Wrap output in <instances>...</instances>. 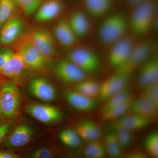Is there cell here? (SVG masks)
Instances as JSON below:
<instances>
[{
    "mask_svg": "<svg viewBox=\"0 0 158 158\" xmlns=\"http://www.w3.org/2000/svg\"><path fill=\"white\" fill-rule=\"evenodd\" d=\"M27 15L35 13L41 4V0H14Z\"/></svg>",
    "mask_w": 158,
    "mask_h": 158,
    "instance_id": "obj_34",
    "label": "cell"
},
{
    "mask_svg": "<svg viewBox=\"0 0 158 158\" xmlns=\"http://www.w3.org/2000/svg\"><path fill=\"white\" fill-rule=\"evenodd\" d=\"M104 144L106 154L110 157L118 158L121 156L122 149L114 131L112 130L106 134Z\"/></svg>",
    "mask_w": 158,
    "mask_h": 158,
    "instance_id": "obj_26",
    "label": "cell"
},
{
    "mask_svg": "<svg viewBox=\"0 0 158 158\" xmlns=\"http://www.w3.org/2000/svg\"><path fill=\"white\" fill-rule=\"evenodd\" d=\"M112 130L115 132L118 143L122 150L127 148L131 145L133 140L132 132L119 127L115 128Z\"/></svg>",
    "mask_w": 158,
    "mask_h": 158,
    "instance_id": "obj_32",
    "label": "cell"
},
{
    "mask_svg": "<svg viewBox=\"0 0 158 158\" xmlns=\"http://www.w3.org/2000/svg\"><path fill=\"white\" fill-rule=\"evenodd\" d=\"M68 22L78 38L86 37L90 33L91 28L90 20L84 11H74L70 15Z\"/></svg>",
    "mask_w": 158,
    "mask_h": 158,
    "instance_id": "obj_20",
    "label": "cell"
},
{
    "mask_svg": "<svg viewBox=\"0 0 158 158\" xmlns=\"http://www.w3.org/2000/svg\"><path fill=\"white\" fill-rule=\"evenodd\" d=\"M28 36L33 45L46 59L56 55L53 37L48 31L44 29H37L33 31Z\"/></svg>",
    "mask_w": 158,
    "mask_h": 158,
    "instance_id": "obj_9",
    "label": "cell"
},
{
    "mask_svg": "<svg viewBox=\"0 0 158 158\" xmlns=\"http://www.w3.org/2000/svg\"><path fill=\"white\" fill-rule=\"evenodd\" d=\"M158 108L141 96L135 100H133L130 110H131L132 113L151 120L156 115Z\"/></svg>",
    "mask_w": 158,
    "mask_h": 158,
    "instance_id": "obj_23",
    "label": "cell"
},
{
    "mask_svg": "<svg viewBox=\"0 0 158 158\" xmlns=\"http://www.w3.org/2000/svg\"><path fill=\"white\" fill-rule=\"evenodd\" d=\"M141 66L138 79V85L141 88L158 82V60L156 57H151Z\"/></svg>",
    "mask_w": 158,
    "mask_h": 158,
    "instance_id": "obj_17",
    "label": "cell"
},
{
    "mask_svg": "<svg viewBox=\"0 0 158 158\" xmlns=\"http://www.w3.org/2000/svg\"><path fill=\"white\" fill-rule=\"evenodd\" d=\"M59 138L63 144L68 147L75 148L81 144V138L76 131L71 129L62 131L59 135Z\"/></svg>",
    "mask_w": 158,
    "mask_h": 158,
    "instance_id": "obj_29",
    "label": "cell"
},
{
    "mask_svg": "<svg viewBox=\"0 0 158 158\" xmlns=\"http://www.w3.org/2000/svg\"><path fill=\"white\" fill-rule=\"evenodd\" d=\"M54 34L58 42L65 47H70L76 43L78 37L73 31L68 20L61 19L55 25Z\"/></svg>",
    "mask_w": 158,
    "mask_h": 158,
    "instance_id": "obj_19",
    "label": "cell"
},
{
    "mask_svg": "<svg viewBox=\"0 0 158 158\" xmlns=\"http://www.w3.org/2000/svg\"><path fill=\"white\" fill-rule=\"evenodd\" d=\"M17 52L22 59L26 67L38 69L43 67L46 62L47 59L33 45L28 36L21 43Z\"/></svg>",
    "mask_w": 158,
    "mask_h": 158,
    "instance_id": "obj_11",
    "label": "cell"
},
{
    "mask_svg": "<svg viewBox=\"0 0 158 158\" xmlns=\"http://www.w3.org/2000/svg\"><path fill=\"white\" fill-rule=\"evenodd\" d=\"M128 158H148L147 154L141 151L135 150L129 153L126 156Z\"/></svg>",
    "mask_w": 158,
    "mask_h": 158,
    "instance_id": "obj_39",
    "label": "cell"
},
{
    "mask_svg": "<svg viewBox=\"0 0 158 158\" xmlns=\"http://www.w3.org/2000/svg\"><path fill=\"white\" fill-rule=\"evenodd\" d=\"M16 6L14 0H0V30L12 16Z\"/></svg>",
    "mask_w": 158,
    "mask_h": 158,
    "instance_id": "obj_31",
    "label": "cell"
},
{
    "mask_svg": "<svg viewBox=\"0 0 158 158\" xmlns=\"http://www.w3.org/2000/svg\"><path fill=\"white\" fill-rule=\"evenodd\" d=\"M25 111L33 118L45 124L59 121L62 117L58 108L50 105L33 103L26 106Z\"/></svg>",
    "mask_w": 158,
    "mask_h": 158,
    "instance_id": "obj_8",
    "label": "cell"
},
{
    "mask_svg": "<svg viewBox=\"0 0 158 158\" xmlns=\"http://www.w3.org/2000/svg\"><path fill=\"white\" fill-rule=\"evenodd\" d=\"M144 146L148 153L152 157H158V133L157 131L150 133L144 141Z\"/></svg>",
    "mask_w": 158,
    "mask_h": 158,
    "instance_id": "obj_33",
    "label": "cell"
},
{
    "mask_svg": "<svg viewBox=\"0 0 158 158\" xmlns=\"http://www.w3.org/2000/svg\"><path fill=\"white\" fill-rule=\"evenodd\" d=\"M141 96L158 108V82L142 88Z\"/></svg>",
    "mask_w": 158,
    "mask_h": 158,
    "instance_id": "obj_35",
    "label": "cell"
},
{
    "mask_svg": "<svg viewBox=\"0 0 158 158\" xmlns=\"http://www.w3.org/2000/svg\"><path fill=\"white\" fill-rule=\"evenodd\" d=\"M155 47L154 42L149 38L135 41L126 62L121 67L116 69V71L131 75L136 69L151 57Z\"/></svg>",
    "mask_w": 158,
    "mask_h": 158,
    "instance_id": "obj_4",
    "label": "cell"
},
{
    "mask_svg": "<svg viewBox=\"0 0 158 158\" xmlns=\"http://www.w3.org/2000/svg\"><path fill=\"white\" fill-rule=\"evenodd\" d=\"M26 67L18 53L14 52L11 58L0 69V75L11 79H16L21 75Z\"/></svg>",
    "mask_w": 158,
    "mask_h": 158,
    "instance_id": "obj_21",
    "label": "cell"
},
{
    "mask_svg": "<svg viewBox=\"0 0 158 158\" xmlns=\"http://www.w3.org/2000/svg\"><path fill=\"white\" fill-rule=\"evenodd\" d=\"M34 131L26 124H21L9 131L2 142V147L7 148L23 147L33 138Z\"/></svg>",
    "mask_w": 158,
    "mask_h": 158,
    "instance_id": "obj_7",
    "label": "cell"
},
{
    "mask_svg": "<svg viewBox=\"0 0 158 158\" xmlns=\"http://www.w3.org/2000/svg\"><path fill=\"white\" fill-rule=\"evenodd\" d=\"M30 90L34 96L43 101H53L56 96V89L53 85L47 80L41 78L31 81Z\"/></svg>",
    "mask_w": 158,
    "mask_h": 158,
    "instance_id": "obj_15",
    "label": "cell"
},
{
    "mask_svg": "<svg viewBox=\"0 0 158 158\" xmlns=\"http://www.w3.org/2000/svg\"><path fill=\"white\" fill-rule=\"evenodd\" d=\"M135 40L126 35L111 45L108 54V60L111 66L120 68L125 63L131 50Z\"/></svg>",
    "mask_w": 158,
    "mask_h": 158,
    "instance_id": "obj_6",
    "label": "cell"
},
{
    "mask_svg": "<svg viewBox=\"0 0 158 158\" xmlns=\"http://www.w3.org/2000/svg\"><path fill=\"white\" fill-rule=\"evenodd\" d=\"M87 13L93 17H102L107 14L113 4L112 0H83Z\"/></svg>",
    "mask_w": 158,
    "mask_h": 158,
    "instance_id": "obj_24",
    "label": "cell"
},
{
    "mask_svg": "<svg viewBox=\"0 0 158 158\" xmlns=\"http://www.w3.org/2000/svg\"><path fill=\"white\" fill-rule=\"evenodd\" d=\"M133 99L131 97L120 104L101 114V118L105 121H113L126 114L130 110Z\"/></svg>",
    "mask_w": 158,
    "mask_h": 158,
    "instance_id": "obj_25",
    "label": "cell"
},
{
    "mask_svg": "<svg viewBox=\"0 0 158 158\" xmlns=\"http://www.w3.org/2000/svg\"><path fill=\"white\" fill-rule=\"evenodd\" d=\"M65 98L69 104L77 110L81 112H90L97 107L96 99L86 96L76 91H67Z\"/></svg>",
    "mask_w": 158,
    "mask_h": 158,
    "instance_id": "obj_16",
    "label": "cell"
},
{
    "mask_svg": "<svg viewBox=\"0 0 158 158\" xmlns=\"http://www.w3.org/2000/svg\"><path fill=\"white\" fill-rule=\"evenodd\" d=\"M131 97V91L127 86L105 102L106 103L101 110V114L120 104Z\"/></svg>",
    "mask_w": 158,
    "mask_h": 158,
    "instance_id": "obj_27",
    "label": "cell"
},
{
    "mask_svg": "<svg viewBox=\"0 0 158 158\" xmlns=\"http://www.w3.org/2000/svg\"><path fill=\"white\" fill-rule=\"evenodd\" d=\"M13 124L9 122H0V143L12 128Z\"/></svg>",
    "mask_w": 158,
    "mask_h": 158,
    "instance_id": "obj_38",
    "label": "cell"
},
{
    "mask_svg": "<svg viewBox=\"0 0 158 158\" xmlns=\"http://www.w3.org/2000/svg\"><path fill=\"white\" fill-rule=\"evenodd\" d=\"M150 119L135 113L124 115L116 120L112 121L110 128L119 127L133 132L142 129L149 124Z\"/></svg>",
    "mask_w": 158,
    "mask_h": 158,
    "instance_id": "obj_14",
    "label": "cell"
},
{
    "mask_svg": "<svg viewBox=\"0 0 158 158\" xmlns=\"http://www.w3.org/2000/svg\"><path fill=\"white\" fill-rule=\"evenodd\" d=\"M129 77L116 71L100 85L98 97L102 101H106L111 97L127 87Z\"/></svg>",
    "mask_w": 158,
    "mask_h": 158,
    "instance_id": "obj_10",
    "label": "cell"
},
{
    "mask_svg": "<svg viewBox=\"0 0 158 158\" xmlns=\"http://www.w3.org/2000/svg\"><path fill=\"white\" fill-rule=\"evenodd\" d=\"M55 70L58 78L67 84H77L86 78V73L68 59L60 60Z\"/></svg>",
    "mask_w": 158,
    "mask_h": 158,
    "instance_id": "obj_12",
    "label": "cell"
},
{
    "mask_svg": "<svg viewBox=\"0 0 158 158\" xmlns=\"http://www.w3.org/2000/svg\"><path fill=\"white\" fill-rule=\"evenodd\" d=\"M62 4L59 0H48L40 5L35 12V19L39 22H47L56 18L61 14Z\"/></svg>",
    "mask_w": 158,
    "mask_h": 158,
    "instance_id": "obj_18",
    "label": "cell"
},
{
    "mask_svg": "<svg viewBox=\"0 0 158 158\" xmlns=\"http://www.w3.org/2000/svg\"><path fill=\"white\" fill-rule=\"evenodd\" d=\"M0 85V120L16 118L21 112L22 95L12 82H1Z\"/></svg>",
    "mask_w": 158,
    "mask_h": 158,
    "instance_id": "obj_2",
    "label": "cell"
},
{
    "mask_svg": "<svg viewBox=\"0 0 158 158\" xmlns=\"http://www.w3.org/2000/svg\"><path fill=\"white\" fill-rule=\"evenodd\" d=\"M1 121H2V120H0V122H1Z\"/></svg>",
    "mask_w": 158,
    "mask_h": 158,
    "instance_id": "obj_42",
    "label": "cell"
},
{
    "mask_svg": "<svg viewBox=\"0 0 158 158\" xmlns=\"http://www.w3.org/2000/svg\"><path fill=\"white\" fill-rule=\"evenodd\" d=\"M75 88L76 91L86 96L95 98L99 95L100 85L95 81L85 80L77 83Z\"/></svg>",
    "mask_w": 158,
    "mask_h": 158,
    "instance_id": "obj_28",
    "label": "cell"
},
{
    "mask_svg": "<svg viewBox=\"0 0 158 158\" xmlns=\"http://www.w3.org/2000/svg\"><path fill=\"white\" fill-rule=\"evenodd\" d=\"M53 156V152L46 147L38 148L32 153L31 155V157L33 158H51Z\"/></svg>",
    "mask_w": 158,
    "mask_h": 158,
    "instance_id": "obj_36",
    "label": "cell"
},
{
    "mask_svg": "<svg viewBox=\"0 0 158 158\" xmlns=\"http://www.w3.org/2000/svg\"><path fill=\"white\" fill-rule=\"evenodd\" d=\"M23 28L22 20L12 15L0 30V45H8L19 37Z\"/></svg>",
    "mask_w": 158,
    "mask_h": 158,
    "instance_id": "obj_13",
    "label": "cell"
},
{
    "mask_svg": "<svg viewBox=\"0 0 158 158\" xmlns=\"http://www.w3.org/2000/svg\"><path fill=\"white\" fill-rule=\"evenodd\" d=\"M144 1V0H127L128 3L129 4V5L133 6V7Z\"/></svg>",
    "mask_w": 158,
    "mask_h": 158,
    "instance_id": "obj_41",
    "label": "cell"
},
{
    "mask_svg": "<svg viewBox=\"0 0 158 158\" xmlns=\"http://www.w3.org/2000/svg\"><path fill=\"white\" fill-rule=\"evenodd\" d=\"M13 53V51L8 48H4L0 50V69L8 62Z\"/></svg>",
    "mask_w": 158,
    "mask_h": 158,
    "instance_id": "obj_37",
    "label": "cell"
},
{
    "mask_svg": "<svg viewBox=\"0 0 158 158\" xmlns=\"http://www.w3.org/2000/svg\"><path fill=\"white\" fill-rule=\"evenodd\" d=\"M128 28V19L121 13H114L102 22L98 37L103 43L111 45L126 35Z\"/></svg>",
    "mask_w": 158,
    "mask_h": 158,
    "instance_id": "obj_3",
    "label": "cell"
},
{
    "mask_svg": "<svg viewBox=\"0 0 158 158\" xmlns=\"http://www.w3.org/2000/svg\"><path fill=\"white\" fill-rule=\"evenodd\" d=\"M76 131L82 139L89 142L98 140L102 136L100 127L90 120H83L79 122Z\"/></svg>",
    "mask_w": 158,
    "mask_h": 158,
    "instance_id": "obj_22",
    "label": "cell"
},
{
    "mask_svg": "<svg viewBox=\"0 0 158 158\" xmlns=\"http://www.w3.org/2000/svg\"><path fill=\"white\" fill-rule=\"evenodd\" d=\"M67 59L86 74L95 73L100 67L98 56L88 49L82 48L74 49L67 54Z\"/></svg>",
    "mask_w": 158,
    "mask_h": 158,
    "instance_id": "obj_5",
    "label": "cell"
},
{
    "mask_svg": "<svg viewBox=\"0 0 158 158\" xmlns=\"http://www.w3.org/2000/svg\"><path fill=\"white\" fill-rule=\"evenodd\" d=\"M86 156L92 158L104 157L106 154L104 144L98 140L89 141L84 149Z\"/></svg>",
    "mask_w": 158,
    "mask_h": 158,
    "instance_id": "obj_30",
    "label": "cell"
},
{
    "mask_svg": "<svg viewBox=\"0 0 158 158\" xmlns=\"http://www.w3.org/2000/svg\"><path fill=\"white\" fill-rule=\"evenodd\" d=\"M156 22V6L152 0H144L134 6L129 19V27L136 36L146 35Z\"/></svg>",
    "mask_w": 158,
    "mask_h": 158,
    "instance_id": "obj_1",
    "label": "cell"
},
{
    "mask_svg": "<svg viewBox=\"0 0 158 158\" xmlns=\"http://www.w3.org/2000/svg\"><path fill=\"white\" fill-rule=\"evenodd\" d=\"M19 156L11 151L0 150V158H18Z\"/></svg>",
    "mask_w": 158,
    "mask_h": 158,
    "instance_id": "obj_40",
    "label": "cell"
}]
</instances>
